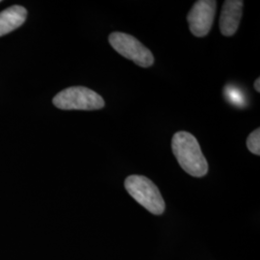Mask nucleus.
Wrapping results in <instances>:
<instances>
[{
	"label": "nucleus",
	"instance_id": "obj_1",
	"mask_svg": "<svg viewBox=\"0 0 260 260\" xmlns=\"http://www.w3.org/2000/svg\"><path fill=\"white\" fill-rule=\"evenodd\" d=\"M172 150L178 164L192 177H203L208 172V163L194 135L186 131L177 132L172 139Z\"/></svg>",
	"mask_w": 260,
	"mask_h": 260
},
{
	"label": "nucleus",
	"instance_id": "obj_2",
	"mask_svg": "<svg viewBox=\"0 0 260 260\" xmlns=\"http://www.w3.org/2000/svg\"><path fill=\"white\" fill-rule=\"evenodd\" d=\"M126 191L149 212L161 215L165 211V202L157 186L144 176H129L124 181Z\"/></svg>",
	"mask_w": 260,
	"mask_h": 260
},
{
	"label": "nucleus",
	"instance_id": "obj_3",
	"mask_svg": "<svg viewBox=\"0 0 260 260\" xmlns=\"http://www.w3.org/2000/svg\"><path fill=\"white\" fill-rule=\"evenodd\" d=\"M54 106L62 110H99L105 103L102 95L86 87H70L53 98Z\"/></svg>",
	"mask_w": 260,
	"mask_h": 260
},
{
	"label": "nucleus",
	"instance_id": "obj_4",
	"mask_svg": "<svg viewBox=\"0 0 260 260\" xmlns=\"http://www.w3.org/2000/svg\"><path fill=\"white\" fill-rule=\"evenodd\" d=\"M109 43L119 54L133 61L142 68H149L154 63V57L148 47L129 34L113 32L109 35Z\"/></svg>",
	"mask_w": 260,
	"mask_h": 260
},
{
	"label": "nucleus",
	"instance_id": "obj_5",
	"mask_svg": "<svg viewBox=\"0 0 260 260\" xmlns=\"http://www.w3.org/2000/svg\"><path fill=\"white\" fill-rule=\"evenodd\" d=\"M217 2L215 0H200L190 10L187 21L190 31L196 37H205L211 30L216 15Z\"/></svg>",
	"mask_w": 260,
	"mask_h": 260
},
{
	"label": "nucleus",
	"instance_id": "obj_6",
	"mask_svg": "<svg viewBox=\"0 0 260 260\" xmlns=\"http://www.w3.org/2000/svg\"><path fill=\"white\" fill-rule=\"evenodd\" d=\"M243 5L244 2L242 0H226L223 2L220 16V30L223 36H233L238 30Z\"/></svg>",
	"mask_w": 260,
	"mask_h": 260
},
{
	"label": "nucleus",
	"instance_id": "obj_7",
	"mask_svg": "<svg viewBox=\"0 0 260 260\" xmlns=\"http://www.w3.org/2000/svg\"><path fill=\"white\" fill-rule=\"evenodd\" d=\"M27 11L22 6H12L0 13V37L19 28L25 21Z\"/></svg>",
	"mask_w": 260,
	"mask_h": 260
},
{
	"label": "nucleus",
	"instance_id": "obj_8",
	"mask_svg": "<svg viewBox=\"0 0 260 260\" xmlns=\"http://www.w3.org/2000/svg\"><path fill=\"white\" fill-rule=\"evenodd\" d=\"M247 148L251 153L260 155V129L256 128L247 138Z\"/></svg>",
	"mask_w": 260,
	"mask_h": 260
},
{
	"label": "nucleus",
	"instance_id": "obj_9",
	"mask_svg": "<svg viewBox=\"0 0 260 260\" xmlns=\"http://www.w3.org/2000/svg\"><path fill=\"white\" fill-rule=\"evenodd\" d=\"M224 95H225L234 105H239V106H241L242 104H244L242 93L240 91H238L236 88L228 86L226 88H224Z\"/></svg>",
	"mask_w": 260,
	"mask_h": 260
},
{
	"label": "nucleus",
	"instance_id": "obj_10",
	"mask_svg": "<svg viewBox=\"0 0 260 260\" xmlns=\"http://www.w3.org/2000/svg\"><path fill=\"white\" fill-rule=\"evenodd\" d=\"M253 87H254V89H255V91L257 92V93H260V78L258 77L255 81H254V84H253Z\"/></svg>",
	"mask_w": 260,
	"mask_h": 260
}]
</instances>
